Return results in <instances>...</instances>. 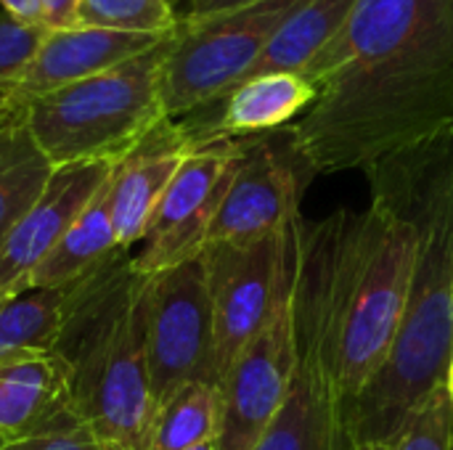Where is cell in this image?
<instances>
[{"label":"cell","mask_w":453,"mask_h":450,"mask_svg":"<svg viewBox=\"0 0 453 450\" xmlns=\"http://www.w3.org/2000/svg\"><path fill=\"white\" fill-rule=\"evenodd\" d=\"M319 95L292 122L316 175L366 170L453 122V0H356L303 74Z\"/></svg>","instance_id":"1"},{"label":"cell","mask_w":453,"mask_h":450,"mask_svg":"<svg viewBox=\"0 0 453 450\" xmlns=\"http://www.w3.org/2000/svg\"><path fill=\"white\" fill-rule=\"evenodd\" d=\"M414 228L380 202L300 223L292 276L297 353L340 408L382 369L411 294Z\"/></svg>","instance_id":"2"},{"label":"cell","mask_w":453,"mask_h":450,"mask_svg":"<svg viewBox=\"0 0 453 450\" xmlns=\"http://www.w3.org/2000/svg\"><path fill=\"white\" fill-rule=\"evenodd\" d=\"M372 202L401 215L417 236L411 294L398 337L369 385L340 408L342 438H390L446 387L453 353V130L366 167Z\"/></svg>","instance_id":"3"},{"label":"cell","mask_w":453,"mask_h":450,"mask_svg":"<svg viewBox=\"0 0 453 450\" xmlns=\"http://www.w3.org/2000/svg\"><path fill=\"white\" fill-rule=\"evenodd\" d=\"M146 286L117 252L66 286L50 347L66 369L69 406L109 450H149L154 403L146 369Z\"/></svg>","instance_id":"4"},{"label":"cell","mask_w":453,"mask_h":450,"mask_svg":"<svg viewBox=\"0 0 453 450\" xmlns=\"http://www.w3.org/2000/svg\"><path fill=\"white\" fill-rule=\"evenodd\" d=\"M170 37L109 72L19 106L53 167L114 164L167 119L159 82Z\"/></svg>","instance_id":"5"},{"label":"cell","mask_w":453,"mask_h":450,"mask_svg":"<svg viewBox=\"0 0 453 450\" xmlns=\"http://www.w3.org/2000/svg\"><path fill=\"white\" fill-rule=\"evenodd\" d=\"M305 0H257L180 21L162 61V109L170 122L218 103L247 80L279 24Z\"/></svg>","instance_id":"6"},{"label":"cell","mask_w":453,"mask_h":450,"mask_svg":"<svg viewBox=\"0 0 453 450\" xmlns=\"http://www.w3.org/2000/svg\"><path fill=\"white\" fill-rule=\"evenodd\" d=\"M300 223L257 241H220L202 249L212 305V377L218 387L236 355L289 297Z\"/></svg>","instance_id":"7"},{"label":"cell","mask_w":453,"mask_h":450,"mask_svg":"<svg viewBox=\"0 0 453 450\" xmlns=\"http://www.w3.org/2000/svg\"><path fill=\"white\" fill-rule=\"evenodd\" d=\"M146 369L154 411L191 382L215 385L212 305L202 252L149 276Z\"/></svg>","instance_id":"8"},{"label":"cell","mask_w":453,"mask_h":450,"mask_svg":"<svg viewBox=\"0 0 453 450\" xmlns=\"http://www.w3.org/2000/svg\"><path fill=\"white\" fill-rule=\"evenodd\" d=\"M313 178L316 170L303 154L292 125L242 138L207 244H247L292 228L303 220L300 202Z\"/></svg>","instance_id":"9"},{"label":"cell","mask_w":453,"mask_h":450,"mask_svg":"<svg viewBox=\"0 0 453 450\" xmlns=\"http://www.w3.org/2000/svg\"><path fill=\"white\" fill-rule=\"evenodd\" d=\"M239 149L242 138H220L199 143L183 156L143 231L138 252L130 255L135 273L154 276L204 249Z\"/></svg>","instance_id":"10"},{"label":"cell","mask_w":453,"mask_h":450,"mask_svg":"<svg viewBox=\"0 0 453 450\" xmlns=\"http://www.w3.org/2000/svg\"><path fill=\"white\" fill-rule=\"evenodd\" d=\"M297 369L292 292L268 326L236 355L220 382L218 450H255L281 411Z\"/></svg>","instance_id":"11"},{"label":"cell","mask_w":453,"mask_h":450,"mask_svg":"<svg viewBox=\"0 0 453 450\" xmlns=\"http://www.w3.org/2000/svg\"><path fill=\"white\" fill-rule=\"evenodd\" d=\"M109 170L111 164H66L53 170L45 191L0 249V300L27 286L32 271L101 191Z\"/></svg>","instance_id":"12"},{"label":"cell","mask_w":453,"mask_h":450,"mask_svg":"<svg viewBox=\"0 0 453 450\" xmlns=\"http://www.w3.org/2000/svg\"><path fill=\"white\" fill-rule=\"evenodd\" d=\"M170 34H135L98 27H69L45 29L32 61L11 88L8 109L21 106L32 98L109 72L151 48L165 42Z\"/></svg>","instance_id":"13"},{"label":"cell","mask_w":453,"mask_h":450,"mask_svg":"<svg viewBox=\"0 0 453 450\" xmlns=\"http://www.w3.org/2000/svg\"><path fill=\"white\" fill-rule=\"evenodd\" d=\"M191 149L194 143L183 127L165 119L130 154L111 164L106 194L119 249L133 252L141 244L165 188Z\"/></svg>","instance_id":"14"},{"label":"cell","mask_w":453,"mask_h":450,"mask_svg":"<svg viewBox=\"0 0 453 450\" xmlns=\"http://www.w3.org/2000/svg\"><path fill=\"white\" fill-rule=\"evenodd\" d=\"M319 88L295 72H268L239 82L228 90L215 109V117L199 122H178L194 146L220 138H247L281 130L297 122L316 101ZM204 111V109H202Z\"/></svg>","instance_id":"15"},{"label":"cell","mask_w":453,"mask_h":450,"mask_svg":"<svg viewBox=\"0 0 453 450\" xmlns=\"http://www.w3.org/2000/svg\"><path fill=\"white\" fill-rule=\"evenodd\" d=\"M69 406L66 369L50 350L0 358V443L19 440Z\"/></svg>","instance_id":"16"},{"label":"cell","mask_w":453,"mask_h":450,"mask_svg":"<svg viewBox=\"0 0 453 450\" xmlns=\"http://www.w3.org/2000/svg\"><path fill=\"white\" fill-rule=\"evenodd\" d=\"M340 400L321 371L297 353L289 395L255 450H342Z\"/></svg>","instance_id":"17"},{"label":"cell","mask_w":453,"mask_h":450,"mask_svg":"<svg viewBox=\"0 0 453 450\" xmlns=\"http://www.w3.org/2000/svg\"><path fill=\"white\" fill-rule=\"evenodd\" d=\"M109 180V178H106ZM125 252L117 244L111 207L106 183L101 191L88 202V207L77 215V220L66 228L50 255L32 271L27 286H45V289H64L90 271H96L111 255ZM24 286V289H27Z\"/></svg>","instance_id":"18"},{"label":"cell","mask_w":453,"mask_h":450,"mask_svg":"<svg viewBox=\"0 0 453 450\" xmlns=\"http://www.w3.org/2000/svg\"><path fill=\"white\" fill-rule=\"evenodd\" d=\"M53 164L32 138L19 106L0 114V249L45 191Z\"/></svg>","instance_id":"19"},{"label":"cell","mask_w":453,"mask_h":450,"mask_svg":"<svg viewBox=\"0 0 453 450\" xmlns=\"http://www.w3.org/2000/svg\"><path fill=\"white\" fill-rule=\"evenodd\" d=\"M356 0H305L273 32L250 77L268 72L305 74L348 21Z\"/></svg>","instance_id":"20"},{"label":"cell","mask_w":453,"mask_h":450,"mask_svg":"<svg viewBox=\"0 0 453 450\" xmlns=\"http://www.w3.org/2000/svg\"><path fill=\"white\" fill-rule=\"evenodd\" d=\"M220 416V387L210 382H191L157 408L149 450H188L207 440H218Z\"/></svg>","instance_id":"21"},{"label":"cell","mask_w":453,"mask_h":450,"mask_svg":"<svg viewBox=\"0 0 453 450\" xmlns=\"http://www.w3.org/2000/svg\"><path fill=\"white\" fill-rule=\"evenodd\" d=\"M64 289L27 286L0 300V358L24 350H50L64 321Z\"/></svg>","instance_id":"22"},{"label":"cell","mask_w":453,"mask_h":450,"mask_svg":"<svg viewBox=\"0 0 453 450\" xmlns=\"http://www.w3.org/2000/svg\"><path fill=\"white\" fill-rule=\"evenodd\" d=\"M180 19L170 0H80L77 27L135 34H173Z\"/></svg>","instance_id":"23"},{"label":"cell","mask_w":453,"mask_h":450,"mask_svg":"<svg viewBox=\"0 0 453 450\" xmlns=\"http://www.w3.org/2000/svg\"><path fill=\"white\" fill-rule=\"evenodd\" d=\"M345 450H453V403L449 390L435 393L401 430L390 438Z\"/></svg>","instance_id":"24"},{"label":"cell","mask_w":453,"mask_h":450,"mask_svg":"<svg viewBox=\"0 0 453 450\" xmlns=\"http://www.w3.org/2000/svg\"><path fill=\"white\" fill-rule=\"evenodd\" d=\"M0 450H109L104 448V443L96 438V432L72 411L64 408L61 414H56L48 424H42L40 430L3 443Z\"/></svg>","instance_id":"25"},{"label":"cell","mask_w":453,"mask_h":450,"mask_svg":"<svg viewBox=\"0 0 453 450\" xmlns=\"http://www.w3.org/2000/svg\"><path fill=\"white\" fill-rule=\"evenodd\" d=\"M42 34L45 27L19 24L11 16L0 13V85L13 88V82L32 61Z\"/></svg>","instance_id":"26"},{"label":"cell","mask_w":453,"mask_h":450,"mask_svg":"<svg viewBox=\"0 0 453 450\" xmlns=\"http://www.w3.org/2000/svg\"><path fill=\"white\" fill-rule=\"evenodd\" d=\"M40 5H42V27L45 29L77 27L80 0H40Z\"/></svg>","instance_id":"27"},{"label":"cell","mask_w":453,"mask_h":450,"mask_svg":"<svg viewBox=\"0 0 453 450\" xmlns=\"http://www.w3.org/2000/svg\"><path fill=\"white\" fill-rule=\"evenodd\" d=\"M257 0H183V11H180V21H194V19H204L212 13H223V11H234L242 5H252Z\"/></svg>","instance_id":"28"},{"label":"cell","mask_w":453,"mask_h":450,"mask_svg":"<svg viewBox=\"0 0 453 450\" xmlns=\"http://www.w3.org/2000/svg\"><path fill=\"white\" fill-rule=\"evenodd\" d=\"M0 8L5 16H11L19 24L42 27V5L40 0H0Z\"/></svg>","instance_id":"29"},{"label":"cell","mask_w":453,"mask_h":450,"mask_svg":"<svg viewBox=\"0 0 453 450\" xmlns=\"http://www.w3.org/2000/svg\"><path fill=\"white\" fill-rule=\"evenodd\" d=\"M8 98H11V88H5V85H0V114L8 109Z\"/></svg>","instance_id":"30"},{"label":"cell","mask_w":453,"mask_h":450,"mask_svg":"<svg viewBox=\"0 0 453 450\" xmlns=\"http://www.w3.org/2000/svg\"><path fill=\"white\" fill-rule=\"evenodd\" d=\"M446 390H449V398H451L453 403V353L451 361H449V374H446Z\"/></svg>","instance_id":"31"},{"label":"cell","mask_w":453,"mask_h":450,"mask_svg":"<svg viewBox=\"0 0 453 450\" xmlns=\"http://www.w3.org/2000/svg\"><path fill=\"white\" fill-rule=\"evenodd\" d=\"M188 450H218V440H207V443L194 446V448H188Z\"/></svg>","instance_id":"32"},{"label":"cell","mask_w":453,"mask_h":450,"mask_svg":"<svg viewBox=\"0 0 453 450\" xmlns=\"http://www.w3.org/2000/svg\"><path fill=\"white\" fill-rule=\"evenodd\" d=\"M170 3H173V5H175V8H178V3H180V5H183V0H170Z\"/></svg>","instance_id":"33"},{"label":"cell","mask_w":453,"mask_h":450,"mask_svg":"<svg viewBox=\"0 0 453 450\" xmlns=\"http://www.w3.org/2000/svg\"><path fill=\"white\" fill-rule=\"evenodd\" d=\"M451 130H453V122H451Z\"/></svg>","instance_id":"34"},{"label":"cell","mask_w":453,"mask_h":450,"mask_svg":"<svg viewBox=\"0 0 453 450\" xmlns=\"http://www.w3.org/2000/svg\"><path fill=\"white\" fill-rule=\"evenodd\" d=\"M342 450H345V446H342Z\"/></svg>","instance_id":"35"},{"label":"cell","mask_w":453,"mask_h":450,"mask_svg":"<svg viewBox=\"0 0 453 450\" xmlns=\"http://www.w3.org/2000/svg\"><path fill=\"white\" fill-rule=\"evenodd\" d=\"M0 446H3V443H0Z\"/></svg>","instance_id":"36"}]
</instances>
